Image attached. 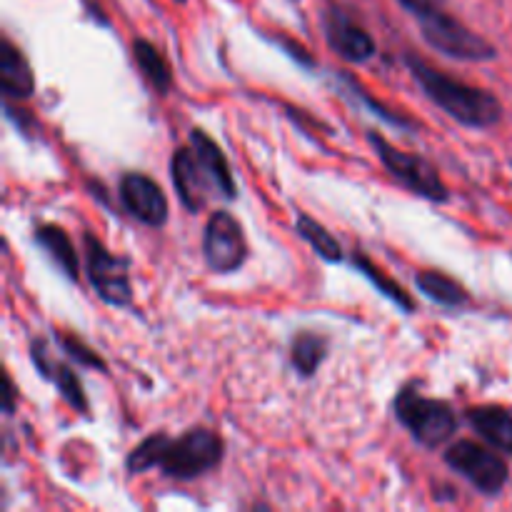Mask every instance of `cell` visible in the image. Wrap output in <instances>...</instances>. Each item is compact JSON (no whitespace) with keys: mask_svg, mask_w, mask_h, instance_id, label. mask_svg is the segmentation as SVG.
Here are the masks:
<instances>
[{"mask_svg":"<svg viewBox=\"0 0 512 512\" xmlns=\"http://www.w3.org/2000/svg\"><path fill=\"white\" fill-rule=\"evenodd\" d=\"M223 460V440L210 428H190L180 438H168L165 433L148 435L135 445L125 465L130 473H145L158 468L165 478L195 480L213 470Z\"/></svg>","mask_w":512,"mask_h":512,"instance_id":"1","label":"cell"},{"mask_svg":"<svg viewBox=\"0 0 512 512\" xmlns=\"http://www.w3.org/2000/svg\"><path fill=\"white\" fill-rule=\"evenodd\" d=\"M405 65H408L413 80L425 93V98L433 100L455 123L480 130L493 128L503 118V105L488 90L473 88V85L443 73V70L430 65L420 55H405Z\"/></svg>","mask_w":512,"mask_h":512,"instance_id":"2","label":"cell"},{"mask_svg":"<svg viewBox=\"0 0 512 512\" xmlns=\"http://www.w3.org/2000/svg\"><path fill=\"white\" fill-rule=\"evenodd\" d=\"M395 415H398L400 425H405L425 448H440L453 438L455 428H458L453 405L420 395L418 383H408L400 390L395 398Z\"/></svg>","mask_w":512,"mask_h":512,"instance_id":"3","label":"cell"},{"mask_svg":"<svg viewBox=\"0 0 512 512\" xmlns=\"http://www.w3.org/2000/svg\"><path fill=\"white\" fill-rule=\"evenodd\" d=\"M368 143L373 145V150L378 153L385 170H388L403 188L420 195V198L430 200V203H448V185L443 183V178H440V173L435 170V165L430 163L428 158L395 148L393 143H388V140L380 133H375V130L368 133Z\"/></svg>","mask_w":512,"mask_h":512,"instance_id":"4","label":"cell"},{"mask_svg":"<svg viewBox=\"0 0 512 512\" xmlns=\"http://www.w3.org/2000/svg\"><path fill=\"white\" fill-rule=\"evenodd\" d=\"M418 23L430 48L448 55V58L468 60V63H483V60H493L495 55H498L495 53L493 43H488L485 38L475 35L468 25H463L458 18L445 13L440 5L430 10V13H425L423 18H418Z\"/></svg>","mask_w":512,"mask_h":512,"instance_id":"5","label":"cell"},{"mask_svg":"<svg viewBox=\"0 0 512 512\" xmlns=\"http://www.w3.org/2000/svg\"><path fill=\"white\" fill-rule=\"evenodd\" d=\"M83 253H85V275L93 285L95 295L105 305L113 308H125L133 300V285L128 275V260L110 253L95 235H83Z\"/></svg>","mask_w":512,"mask_h":512,"instance_id":"6","label":"cell"},{"mask_svg":"<svg viewBox=\"0 0 512 512\" xmlns=\"http://www.w3.org/2000/svg\"><path fill=\"white\" fill-rule=\"evenodd\" d=\"M445 463L483 495H498L508 485L505 460L473 440H458L450 445L445 450Z\"/></svg>","mask_w":512,"mask_h":512,"instance_id":"7","label":"cell"},{"mask_svg":"<svg viewBox=\"0 0 512 512\" xmlns=\"http://www.w3.org/2000/svg\"><path fill=\"white\" fill-rule=\"evenodd\" d=\"M203 258L220 275L235 273L248 258V243L238 220L228 210H215L205 223Z\"/></svg>","mask_w":512,"mask_h":512,"instance_id":"8","label":"cell"},{"mask_svg":"<svg viewBox=\"0 0 512 512\" xmlns=\"http://www.w3.org/2000/svg\"><path fill=\"white\" fill-rule=\"evenodd\" d=\"M320 20H323L328 45L340 55V58L348 60V63H365V60H370L378 53V45H375L373 35H370L363 25L355 23L340 5H325L323 18Z\"/></svg>","mask_w":512,"mask_h":512,"instance_id":"9","label":"cell"},{"mask_svg":"<svg viewBox=\"0 0 512 512\" xmlns=\"http://www.w3.org/2000/svg\"><path fill=\"white\" fill-rule=\"evenodd\" d=\"M120 203L148 228H163L168 220V198L163 188L145 173H125L120 178Z\"/></svg>","mask_w":512,"mask_h":512,"instance_id":"10","label":"cell"},{"mask_svg":"<svg viewBox=\"0 0 512 512\" xmlns=\"http://www.w3.org/2000/svg\"><path fill=\"white\" fill-rule=\"evenodd\" d=\"M170 178H173L175 193H178L180 203H183L190 213H198L205 205V200H208V190L213 188V183H210L208 173L203 170V165H200L193 148L175 150L173 160H170Z\"/></svg>","mask_w":512,"mask_h":512,"instance_id":"11","label":"cell"},{"mask_svg":"<svg viewBox=\"0 0 512 512\" xmlns=\"http://www.w3.org/2000/svg\"><path fill=\"white\" fill-rule=\"evenodd\" d=\"M30 360H33L38 375H43L45 380H50L58 388V393L63 395L70 408L78 410V413H88V398L83 393V385H80V380L75 378L68 365L53 360L48 343L43 338H35L30 343Z\"/></svg>","mask_w":512,"mask_h":512,"instance_id":"12","label":"cell"},{"mask_svg":"<svg viewBox=\"0 0 512 512\" xmlns=\"http://www.w3.org/2000/svg\"><path fill=\"white\" fill-rule=\"evenodd\" d=\"M190 148H193L195 155H198L200 165H203V170L208 173L215 193L223 195V198L228 200H235V195H238V185H235L233 170H230V163L223 155V150H220V145L215 143L205 130L193 128V133H190Z\"/></svg>","mask_w":512,"mask_h":512,"instance_id":"13","label":"cell"},{"mask_svg":"<svg viewBox=\"0 0 512 512\" xmlns=\"http://www.w3.org/2000/svg\"><path fill=\"white\" fill-rule=\"evenodd\" d=\"M0 90L8 100H25L35 93L33 68L8 38L0 45Z\"/></svg>","mask_w":512,"mask_h":512,"instance_id":"14","label":"cell"},{"mask_svg":"<svg viewBox=\"0 0 512 512\" xmlns=\"http://www.w3.org/2000/svg\"><path fill=\"white\" fill-rule=\"evenodd\" d=\"M468 423L480 438L488 440L495 450L512 455V413L498 405H480L468 410Z\"/></svg>","mask_w":512,"mask_h":512,"instance_id":"15","label":"cell"},{"mask_svg":"<svg viewBox=\"0 0 512 512\" xmlns=\"http://www.w3.org/2000/svg\"><path fill=\"white\" fill-rule=\"evenodd\" d=\"M35 243H38L40 248L50 255V260L58 265L60 273H63L65 278L68 280L80 278L78 253H75L73 243H70L68 233H65L63 228H58V225H50V223L40 225V228H35Z\"/></svg>","mask_w":512,"mask_h":512,"instance_id":"16","label":"cell"},{"mask_svg":"<svg viewBox=\"0 0 512 512\" xmlns=\"http://www.w3.org/2000/svg\"><path fill=\"white\" fill-rule=\"evenodd\" d=\"M415 285H418V290L425 298L443 305V308H460L470 298L468 290L458 280L448 278V275L438 273V270H423V273H418L415 275Z\"/></svg>","mask_w":512,"mask_h":512,"instance_id":"17","label":"cell"},{"mask_svg":"<svg viewBox=\"0 0 512 512\" xmlns=\"http://www.w3.org/2000/svg\"><path fill=\"white\" fill-rule=\"evenodd\" d=\"M133 55L138 68L143 70L145 80L158 90L160 95L168 93L173 88V70H170V63L165 60V55L155 48L150 40H133Z\"/></svg>","mask_w":512,"mask_h":512,"instance_id":"18","label":"cell"},{"mask_svg":"<svg viewBox=\"0 0 512 512\" xmlns=\"http://www.w3.org/2000/svg\"><path fill=\"white\" fill-rule=\"evenodd\" d=\"M325 353H328V340L313 330H303L295 335L293 345H290V363L298 370L300 378H313L325 360Z\"/></svg>","mask_w":512,"mask_h":512,"instance_id":"19","label":"cell"},{"mask_svg":"<svg viewBox=\"0 0 512 512\" xmlns=\"http://www.w3.org/2000/svg\"><path fill=\"white\" fill-rule=\"evenodd\" d=\"M295 228H298L300 238H303L320 258L328 260V263H340V260H343V248H340L338 240L333 238V233H330L325 225H320L315 218H310L308 213L298 215Z\"/></svg>","mask_w":512,"mask_h":512,"instance_id":"20","label":"cell"},{"mask_svg":"<svg viewBox=\"0 0 512 512\" xmlns=\"http://www.w3.org/2000/svg\"><path fill=\"white\" fill-rule=\"evenodd\" d=\"M353 265L360 270V273L365 275V278L370 280V283L375 285V288L380 290V293L385 295V298L393 300V303L398 305V308H403L405 313H413V310H415V300L410 298L408 293H405L403 285H398V283H395V280H390L388 275L383 273V270L375 268V265L370 263L368 255L360 253V250H358V253H355V258H353Z\"/></svg>","mask_w":512,"mask_h":512,"instance_id":"21","label":"cell"},{"mask_svg":"<svg viewBox=\"0 0 512 512\" xmlns=\"http://www.w3.org/2000/svg\"><path fill=\"white\" fill-rule=\"evenodd\" d=\"M58 343H60V348L65 350V355H68V358H73L75 363L83 365V368L103 370V373H105V370H108V365H105V360L100 358L98 353H93V350H90L88 345L80 343L78 338H73V335L58 333Z\"/></svg>","mask_w":512,"mask_h":512,"instance_id":"22","label":"cell"},{"mask_svg":"<svg viewBox=\"0 0 512 512\" xmlns=\"http://www.w3.org/2000/svg\"><path fill=\"white\" fill-rule=\"evenodd\" d=\"M338 78H340V83L345 85V90H353L355 98H358V103H363V105H368V108H373L375 115H380V118H383L385 123L398 125V128H413V123H410V120H405L403 115H400V118H398V115H390L388 108H383V105H378V103H375V100H370L368 93H365V90L360 88V85L355 83V80L350 78L348 73H338Z\"/></svg>","mask_w":512,"mask_h":512,"instance_id":"23","label":"cell"},{"mask_svg":"<svg viewBox=\"0 0 512 512\" xmlns=\"http://www.w3.org/2000/svg\"><path fill=\"white\" fill-rule=\"evenodd\" d=\"M400 5H403L408 13H413L415 18H423L425 13H430L433 8H438V3H435V0H400Z\"/></svg>","mask_w":512,"mask_h":512,"instance_id":"24","label":"cell"},{"mask_svg":"<svg viewBox=\"0 0 512 512\" xmlns=\"http://www.w3.org/2000/svg\"><path fill=\"white\" fill-rule=\"evenodd\" d=\"M13 398H15V393H13V380H10L8 375H5V415L13 413Z\"/></svg>","mask_w":512,"mask_h":512,"instance_id":"25","label":"cell"},{"mask_svg":"<svg viewBox=\"0 0 512 512\" xmlns=\"http://www.w3.org/2000/svg\"><path fill=\"white\" fill-rule=\"evenodd\" d=\"M173 3H185V0H173Z\"/></svg>","mask_w":512,"mask_h":512,"instance_id":"26","label":"cell"}]
</instances>
